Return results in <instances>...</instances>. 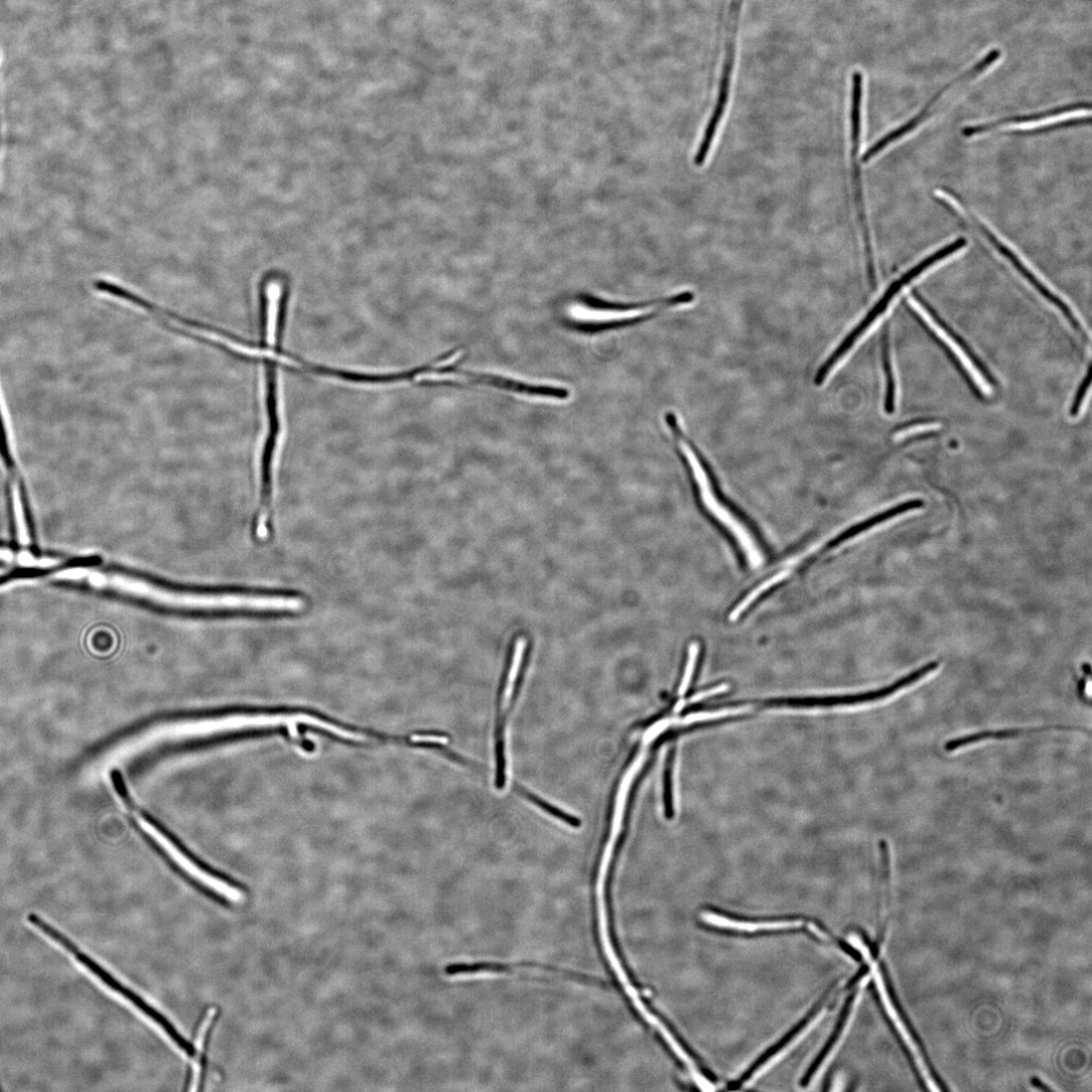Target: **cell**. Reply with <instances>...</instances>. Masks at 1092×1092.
<instances>
[{"label": "cell", "instance_id": "obj_25", "mask_svg": "<svg viewBox=\"0 0 1092 1092\" xmlns=\"http://www.w3.org/2000/svg\"><path fill=\"white\" fill-rule=\"evenodd\" d=\"M0 459L3 460L4 466L6 467L11 479L17 482L21 476L18 473V468L13 457L10 439L8 436V431L2 408H0Z\"/></svg>", "mask_w": 1092, "mask_h": 1092}, {"label": "cell", "instance_id": "obj_8", "mask_svg": "<svg viewBox=\"0 0 1092 1092\" xmlns=\"http://www.w3.org/2000/svg\"><path fill=\"white\" fill-rule=\"evenodd\" d=\"M676 451L677 454L680 455L682 461H685L687 466L690 468L697 483L699 484L702 498L707 507L720 521H722L728 528H730V530L738 538L740 544L742 545V548L745 550L750 564L755 568L762 565L763 557L758 550L754 540L752 539L750 533L722 504H720L713 492L710 481L704 470L701 468V466L687 449L680 448Z\"/></svg>", "mask_w": 1092, "mask_h": 1092}, {"label": "cell", "instance_id": "obj_16", "mask_svg": "<svg viewBox=\"0 0 1092 1092\" xmlns=\"http://www.w3.org/2000/svg\"><path fill=\"white\" fill-rule=\"evenodd\" d=\"M879 971H880V976L882 978V983H883L885 991H886V993H887V995H888V997L890 999L892 1007L895 1010V1012L897 1013L899 1019L901 1020L902 1024L904 1025L905 1029H906V1031L908 1032V1034L912 1038L914 1044L916 1045V1047H917V1049H918V1051H919V1053H920V1055H921V1057L923 1059V1062H924V1064H925V1066H926L932 1080L939 1087L940 1090H948L947 1086L945 1085L943 1080L940 1078V1076L938 1075V1073L934 1069V1066L931 1063V1060H930V1058H929V1056L927 1054L925 1046H924L921 1038L919 1037L918 1033L916 1032L914 1026L912 1025L907 1013L903 1010V1008H902V1006H901V1004H900V1002H899V1000H898V998H897V996H896V994L894 992V989H893V987H892V985L890 983V979H889V977H888V975L886 973V970L883 967H880Z\"/></svg>", "mask_w": 1092, "mask_h": 1092}, {"label": "cell", "instance_id": "obj_1", "mask_svg": "<svg viewBox=\"0 0 1092 1092\" xmlns=\"http://www.w3.org/2000/svg\"><path fill=\"white\" fill-rule=\"evenodd\" d=\"M89 579L53 580L56 588L77 591H103L150 601L185 611L222 612H300L306 601L299 596L242 592H191L164 587L140 577L109 569L91 568Z\"/></svg>", "mask_w": 1092, "mask_h": 1092}, {"label": "cell", "instance_id": "obj_14", "mask_svg": "<svg viewBox=\"0 0 1092 1092\" xmlns=\"http://www.w3.org/2000/svg\"><path fill=\"white\" fill-rule=\"evenodd\" d=\"M700 918L708 925L716 926L719 928L738 930L743 932H758V931H773L798 928L803 925L801 920H781V921H763L752 922L733 919L723 915H719L712 911H702Z\"/></svg>", "mask_w": 1092, "mask_h": 1092}, {"label": "cell", "instance_id": "obj_4", "mask_svg": "<svg viewBox=\"0 0 1092 1092\" xmlns=\"http://www.w3.org/2000/svg\"><path fill=\"white\" fill-rule=\"evenodd\" d=\"M29 922L49 936L54 941L58 942L63 948L70 952L76 962L81 965L88 973L96 978L102 985L108 990L120 998L124 1003L129 1005L132 1009L140 1011L145 1017H147L162 1033L169 1038L173 1044L181 1051L188 1050L190 1044L182 1037V1035L175 1029V1027L158 1011L153 1009L139 996L132 994L130 991L121 986L115 981L106 971L93 962L88 956L80 950V948L69 939L59 929L49 924L45 919L37 915L36 913H30L28 915Z\"/></svg>", "mask_w": 1092, "mask_h": 1092}, {"label": "cell", "instance_id": "obj_13", "mask_svg": "<svg viewBox=\"0 0 1092 1092\" xmlns=\"http://www.w3.org/2000/svg\"><path fill=\"white\" fill-rule=\"evenodd\" d=\"M1050 731H1065V732H1068V731H1080L1082 733L1086 732L1088 735H1090L1089 731H1087L1085 729L1075 728V727H1068V726H1046V727L1031 728V729H1010V730H1001V731H985V732H981V733L961 737V738H958V739H952V740H950V741H948V742H946L944 744L943 750L945 752H947V753H952L954 751H959L961 749H965L967 747H970V746H973V745H976L978 743H982V742H985V741L1010 740V739L1019 738L1020 736L1039 734V733L1050 732Z\"/></svg>", "mask_w": 1092, "mask_h": 1092}, {"label": "cell", "instance_id": "obj_10", "mask_svg": "<svg viewBox=\"0 0 1092 1092\" xmlns=\"http://www.w3.org/2000/svg\"><path fill=\"white\" fill-rule=\"evenodd\" d=\"M963 209L965 213L971 218V221H973V223L977 226L979 231H981V233L991 242V244L1014 265V267L1021 273V276L1025 278L1044 298H1046L1050 303L1055 305L1070 321L1071 325L1075 329L1082 331L1079 322L1075 318L1071 309L1059 297L1053 294L1023 263V261L1017 256V254L1004 242H1002L997 237V235H995V233H993L975 215L970 213L966 207H963Z\"/></svg>", "mask_w": 1092, "mask_h": 1092}, {"label": "cell", "instance_id": "obj_12", "mask_svg": "<svg viewBox=\"0 0 1092 1092\" xmlns=\"http://www.w3.org/2000/svg\"><path fill=\"white\" fill-rule=\"evenodd\" d=\"M1083 110H1088V111L1090 110V103L1089 102L1072 103V104L1058 106V107H1055V108H1050V109L1035 112V113L1009 116V117H1004V118H1000V119H997V120H993V121H990V122H985V123H980V124H975V125H969V126H966L964 128L963 134L968 136V139H971V136H974V135H977V134H982V133L994 130V129H996L998 127H1001V126H1004V125L1023 124V123H1028V122L1041 121L1043 119L1057 117V116H1060V115H1063V114H1066V113H1072V112H1075V111H1083Z\"/></svg>", "mask_w": 1092, "mask_h": 1092}, {"label": "cell", "instance_id": "obj_6", "mask_svg": "<svg viewBox=\"0 0 1092 1092\" xmlns=\"http://www.w3.org/2000/svg\"><path fill=\"white\" fill-rule=\"evenodd\" d=\"M862 98H863V76L860 73H854L852 77V106H851V142H852V168H853V184L855 190L856 205L860 224L862 227L863 239L866 250V258L868 265L869 279H875V263L871 245V238L869 227L867 223V216L865 211V204L863 198V188L861 179V170L859 164V153L861 144V129H862Z\"/></svg>", "mask_w": 1092, "mask_h": 1092}, {"label": "cell", "instance_id": "obj_20", "mask_svg": "<svg viewBox=\"0 0 1092 1092\" xmlns=\"http://www.w3.org/2000/svg\"><path fill=\"white\" fill-rule=\"evenodd\" d=\"M859 997H860V995H859V991H858L855 998H854L853 1004L851 1006V1011L848 1014V1017H847V1019H846V1021L844 1023V1026L842 1028V1031L839 1034L838 1038L836 1039L835 1044L833 1045V1047L829 1050V1053L827 1054V1056L824 1058L822 1063L818 1065L816 1071L812 1075V1078H811V1081H810L811 1085H814L816 1082H818L819 1080H821L823 1078L824 1074L826 1073V1071L831 1066L834 1058L839 1053V1051H840V1049H841V1047H842V1045H843V1043H844V1041H845V1039L847 1037V1034H848V1032L850 1030L851 1023L853 1021V1017H854V1014H855V1009H856L857 1004L859 1002Z\"/></svg>", "mask_w": 1092, "mask_h": 1092}, {"label": "cell", "instance_id": "obj_17", "mask_svg": "<svg viewBox=\"0 0 1092 1092\" xmlns=\"http://www.w3.org/2000/svg\"><path fill=\"white\" fill-rule=\"evenodd\" d=\"M911 296L913 297V299L915 300V302H916V303H917V304H918V305H919V306L921 307V309H923V311H924V312H925V313H926V314L928 315V317H929V318H930V319L932 320V322H933V323H934V324H935V325H936V326H937V327H938V328H939V329H940V330H941V331H942V332H943V333H944V334H945V335H946V336H947V337H948V338H949V339H950V340H951V341H952V342H953V343H954L956 345H958V346H959V347H960V348H961V349H962V350H963V351L965 352V354L967 355V357H968V358H969V359H970V360L972 361V363L974 364V366H975V367H976V368H977V369H978V370L980 371V373L982 374V376H983V377H984V378H985V379H986V380H987V381H988V382H989L990 384H994V385H995V384L997 383V381L995 380V378H994V376L992 375L991 371H990V370H989V368H988V367H987V366L985 365V363H984V362H983V361L981 360V358H980V357H979V356L977 355V353H976V352H975V351H974V350L972 349V347H971V346H970V345H969V344H968V343L966 342V340H965L964 338H962V337H961V336H960V335H959L958 333H956V332H954V331H953V330H952V329H951V328H950V327H949V326H948V325H947V324H946V323H945V322H944V321H943V320H942V319H941V318H940V317H939V316H938V315H937V314L935 313V311H934V310H933V309H932V308H931V307L929 306V304H928V303H927V302H926V301L924 300V298H923V297H922V296H921V295H920V294H919V293H918V292H917L916 290H915V291H912V293H911Z\"/></svg>", "mask_w": 1092, "mask_h": 1092}, {"label": "cell", "instance_id": "obj_19", "mask_svg": "<svg viewBox=\"0 0 1092 1092\" xmlns=\"http://www.w3.org/2000/svg\"><path fill=\"white\" fill-rule=\"evenodd\" d=\"M216 1011L210 1010L199 1029L196 1045L194 1048V1067L191 1080V1090H197L198 1085L202 1082V1075L204 1071V1054L207 1045V1040L211 1032L212 1026L215 1021Z\"/></svg>", "mask_w": 1092, "mask_h": 1092}, {"label": "cell", "instance_id": "obj_24", "mask_svg": "<svg viewBox=\"0 0 1092 1092\" xmlns=\"http://www.w3.org/2000/svg\"><path fill=\"white\" fill-rule=\"evenodd\" d=\"M789 574L790 571L784 570L758 586L734 609L730 616V619L732 621L738 620L753 602H755L767 590L771 589L773 586L785 580L789 576Z\"/></svg>", "mask_w": 1092, "mask_h": 1092}, {"label": "cell", "instance_id": "obj_9", "mask_svg": "<svg viewBox=\"0 0 1092 1092\" xmlns=\"http://www.w3.org/2000/svg\"><path fill=\"white\" fill-rule=\"evenodd\" d=\"M136 821H139L142 828L166 851V853L172 857V859L180 865V867L188 873L193 879L197 880L200 884L210 889L217 895L227 899L231 902H240L244 898L243 892L236 886L226 882L213 875L212 873L201 868L185 853H183L164 833H162L156 826L151 824L148 819L142 815H136Z\"/></svg>", "mask_w": 1092, "mask_h": 1092}, {"label": "cell", "instance_id": "obj_15", "mask_svg": "<svg viewBox=\"0 0 1092 1092\" xmlns=\"http://www.w3.org/2000/svg\"><path fill=\"white\" fill-rule=\"evenodd\" d=\"M100 564L101 560L98 557H78L67 559L57 566L48 568L17 567L8 574L0 576V586L15 580L44 578L66 570L90 569L97 567Z\"/></svg>", "mask_w": 1092, "mask_h": 1092}, {"label": "cell", "instance_id": "obj_18", "mask_svg": "<svg viewBox=\"0 0 1092 1092\" xmlns=\"http://www.w3.org/2000/svg\"><path fill=\"white\" fill-rule=\"evenodd\" d=\"M828 1009L824 1008L816 1014L811 1021L792 1039L788 1044L780 1049L778 1053L773 1055L767 1062L761 1065L746 1082V1085H752L768 1073L772 1068L779 1064L788 1054L795 1049L812 1031L813 1029L823 1021L827 1015Z\"/></svg>", "mask_w": 1092, "mask_h": 1092}, {"label": "cell", "instance_id": "obj_2", "mask_svg": "<svg viewBox=\"0 0 1092 1092\" xmlns=\"http://www.w3.org/2000/svg\"><path fill=\"white\" fill-rule=\"evenodd\" d=\"M318 716L309 714L234 715L223 718L164 724L134 736L120 746V759L131 758L140 753L169 741L206 737L216 734L261 728L289 727L298 725L315 728Z\"/></svg>", "mask_w": 1092, "mask_h": 1092}, {"label": "cell", "instance_id": "obj_5", "mask_svg": "<svg viewBox=\"0 0 1092 1092\" xmlns=\"http://www.w3.org/2000/svg\"><path fill=\"white\" fill-rule=\"evenodd\" d=\"M944 252L940 249L936 250L931 255H928L922 261L918 262L915 266L911 267L904 275L897 281H895L884 293L877 304L871 309L866 317L855 327L852 332L844 339V341L837 347V349L830 355L825 363L817 370L814 377L815 385H821L825 382L831 370L837 365V363L846 355V353L852 349L856 341L869 329V327L882 315L893 298L911 281L916 279L922 272L927 270L932 265L943 260Z\"/></svg>", "mask_w": 1092, "mask_h": 1092}, {"label": "cell", "instance_id": "obj_26", "mask_svg": "<svg viewBox=\"0 0 1092 1092\" xmlns=\"http://www.w3.org/2000/svg\"><path fill=\"white\" fill-rule=\"evenodd\" d=\"M6 501H7V512H8V518H9V528H10V535H11V540L10 541H11V544H12V552L15 553V554H18V553L23 552L25 549L23 548V546L19 542L18 523H17L16 510H15V502H14V497H13L12 484H11V482L9 480L7 482V485H6Z\"/></svg>", "mask_w": 1092, "mask_h": 1092}, {"label": "cell", "instance_id": "obj_22", "mask_svg": "<svg viewBox=\"0 0 1092 1092\" xmlns=\"http://www.w3.org/2000/svg\"><path fill=\"white\" fill-rule=\"evenodd\" d=\"M674 757H675V746H672V747L669 748V750H668V752L666 754L664 769H663V805H664V816L667 819V821H671V819L673 818V815H674L673 796H672V794H673L672 793V774H673Z\"/></svg>", "mask_w": 1092, "mask_h": 1092}, {"label": "cell", "instance_id": "obj_23", "mask_svg": "<svg viewBox=\"0 0 1092 1092\" xmlns=\"http://www.w3.org/2000/svg\"><path fill=\"white\" fill-rule=\"evenodd\" d=\"M883 362L886 376L885 410L887 415H892L895 408V381L891 365L889 337L887 328L883 337Z\"/></svg>", "mask_w": 1092, "mask_h": 1092}, {"label": "cell", "instance_id": "obj_21", "mask_svg": "<svg viewBox=\"0 0 1092 1092\" xmlns=\"http://www.w3.org/2000/svg\"><path fill=\"white\" fill-rule=\"evenodd\" d=\"M515 787H516L517 792L521 796H523L524 798L529 800L531 803H533L536 806H538L539 808H541V810H543L546 813H549V814L553 815L554 817L560 819V821H562L565 824H568L572 828L579 829L581 827L582 823H581L580 819L577 816H574V815H572V814H570L568 812H565L562 809H560V808L554 806L553 804L549 803L548 801H545L544 799H541L540 797H538L534 793L530 792L529 790H527L526 788H524L521 785H516Z\"/></svg>", "mask_w": 1092, "mask_h": 1092}, {"label": "cell", "instance_id": "obj_29", "mask_svg": "<svg viewBox=\"0 0 1092 1092\" xmlns=\"http://www.w3.org/2000/svg\"><path fill=\"white\" fill-rule=\"evenodd\" d=\"M1031 1084H1032V1085H1033V1086H1034L1035 1088H1037V1089H1040V1090H1044V1091H1052V1090H1053V1089H1052V1088H1051L1050 1086H1048V1085H1047V1084H1046L1045 1082H1043V1081H1042V1080H1041L1040 1078H1038V1077H1033V1078L1031 1079Z\"/></svg>", "mask_w": 1092, "mask_h": 1092}, {"label": "cell", "instance_id": "obj_28", "mask_svg": "<svg viewBox=\"0 0 1092 1092\" xmlns=\"http://www.w3.org/2000/svg\"><path fill=\"white\" fill-rule=\"evenodd\" d=\"M1090 375H1091V369H1090V365H1089L1086 376L1082 380V382H1081V384H1080V386H1079V388L1077 390V393H1076V395H1075V397L1073 399V402H1072L1071 417H1073V418L1077 417L1078 414H1079V410L1081 407L1083 398H1084V396H1085V394H1086V392L1088 390V387L1090 385Z\"/></svg>", "mask_w": 1092, "mask_h": 1092}, {"label": "cell", "instance_id": "obj_11", "mask_svg": "<svg viewBox=\"0 0 1092 1092\" xmlns=\"http://www.w3.org/2000/svg\"><path fill=\"white\" fill-rule=\"evenodd\" d=\"M741 0H733L730 13V33L726 48V59L724 62V68L720 83V90L718 95L717 104L715 110L710 118L713 124H719L724 116L726 107L729 101L731 80L733 69L735 65L736 57V30L738 14L740 11Z\"/></svg>", "mask_w": 1092, "mask_h": 1092}, {"label": "cell", "instance_id": "obj_30", "mask_svg": "<svg viewBox=\"0 0 1092 1092\" xmlns=\"http://www.w3.org/2000/svg\"><path fill=\"white\" fill-rule=\"evenodd\" d=\"M9 567L10 565L7 562L0 560V569H7Z\"/></svg>", "mask_w": 1092, "mask_h": 1092}, {"label": "cell", "instance_id": "obj_27", "mask_svg": "<svg viewBox=\"0 0 1092 1092\" xmlns=\"http://www.w3.org/2000/svg\"><path fill=\"white\" fill-rule=\"evenodd\" d=\"M701 651V645L699 642H693L690 646L689 659L686 667L685 675H682L681 682L678 689V696L686 697L692 685L696 665L699 659Z\"/></svg>", "mask_w": 1092, "mask_h": 1092}, {"label": "cell", "instance_id": "obj_7", "mask_svg": "<svg viewBox=\"0 0 1092 1092\" xmlns=\"http://www.w3.org/2000/svg\"><path fill=\"white\" fill-rule=\"evenodd\" d=\"M1001 57L1002 52L999 49H994L989 52L981 61L975 64L973 68H970L964 74L944 85L929 99V101L925 104L923 108H921L917 112V114H915L913 117H911L908 121H906L899 127L885 134L883 139L873 145L863 156L862 163L867 164L890 145L901 140L903 135L909 133L914 128H916L920 123L923 122L924 119H926L930 115L935 104L946 92H948L952 87L959 86L965 82L971 81L974 78L979 77L981 74L988 71L994 64H996Z\"/></svg>", "mask_w": 1092, "mask_h": 1092}, {"label": "cell", "instance_id": "obj_3", "mask_svg": "<svg viewBox=\"0 0 1092 1092\" xmlns=\"http://www.w3.org/2000/svg\"><path fill=\"white\" fill-rule=\"evenodd\" d=\"M694 301L695 294L692 292L637 303H613L592 296H581L579 305L570 313V322L576 328L587 332L616 329L643 322L670 307Z\"/></svg>", "mask_w": 1092, "mask_h": 1092}]
</instances>
